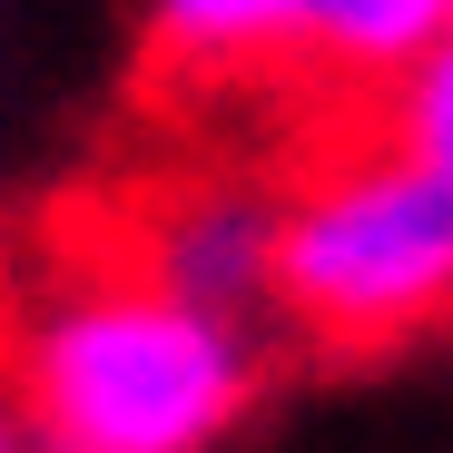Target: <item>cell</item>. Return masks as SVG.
I'll use <instances>...</instances> for the list:
<instances>
[{
  "label": "cell",
  "mask_w": 453,
  "mask_h": 453,
  "mask_svg": "<svg viewBox=\"0 0 453 453\" xmlns=\"http://www.w3.org/2000/svg\"><path fill=\"white\" fill-rule=\"evenodd\" d=\"M0 385L40 453H217L266 395V345L138 257H59L0 326Z\"/></svg>",
  "instance_id": "cell-1"
},
{
  "label": "cell",
  "mask_w": 453,
  "mask_h": 453,
  "mask_svg": "<svg viewBox=\"0 0 453 453\" xmlns=\"http://www.w3.org/2000/svg\"><path fill=\"white\" fill-rule=\"evenodd\" d=\"M266 306L296 345L345 365L424 345L453 306V168L374 128L296 168L266 207Z\"/></svg>",
  "instance_id": "cell-2"
},
{
  "label": "cell",
  "mask_w": 453,
  "mask_h": 453,
  "mask_svg": "<svg viewBox=\"0 0 453 453\" xmlns=\"http://www.w3.org/2000/svg\"><path fill=\"white\" fill-rule=\"evenodd\" d=\"M266 207L276 188H247V178H168L138 197L119 257H138L158 286L197 296L217 316H257L266 306Z\"/></svg>",
  "instance_id": "cell-3"
},
{
  "label": "cell",
  "mask_w": 453,
  "mask_h": 453,
  "mask_svg": "<svg viewBox=\"0 0 453 453\" xmlns=\"http://www.w3.org/2000/svg\"><path fill=\"white\" fill-rule=\"evenodd\" d=\"M138 40L178 89H247L306 69V0H148Z\"/></svg>",
  "instance_id": "cell-4"
},
{
  "label": "cell",
  "mask_w": 453,
  "mask_h": 453,
  "mask_svg": "<svg viewBox=\"0 0 453 453\" xmlns=\"http://www.w3.org/2000/svg\"><path fill=\"white\" fill-rule=\"evenodd\" d=\"M453 40V0H306V69H335L345 89L395 80L404 59Z\"/></svg>",
  "instance_id": "cell-5"
},
{
  "label": "cell",
  "mask_w": 453,
  "mask_h": 453,
  "mask_svg": "<svg viewBox=\"0 0 453 453\" xmlns=\"http://www.w3.org/2000/svg\"><path fill=\"white\" fill-rule=\"evenodd\" d=\"M365 128L385 148H404V158H424V168H453V40L404 59L395 80H374L365 89Z\"/></svg>",
  "instance_id": "cell-6"
},
{
  "label": "cell",
  "mask_w": 453,
  "mask_h": 453,
  "mask_svg": "<svg viewBox=\"0 0 453 453\" xmlns=\"http://www.w3.org/2000/svg\"><path fill=\"white\" fill-rule=\"evenodd\" d=\"M0 453H40L30 424H20V404H11V385H0Z\"/></svg>",
  "instance_id": "cell-7"
}]
</instances>
